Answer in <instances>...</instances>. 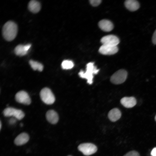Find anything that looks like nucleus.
Masks as SVG:
<instances>
[{
  "mask_svg": "<svg viewBox=\"0 0 156 156\" xmlns=\"http://www.w3.org/2000/svg\"><path fill=\"white\" fill-rule=\"evenodd\" d=\"M90 4L94 6H96L101 3V0H90Z\"/></svg>",
  "mask_w": 156,
  "mask_h": 156,
  "instance_id": "obj_21",
  "label": "nucleus"
},
{
  "mask_svg": "<svg viewBox=\"0 0 156 156\" xmlns=\"http://www.w3.org/2000/svg\"><path fill=\"white\" fill-rule=\"evenodd\" d=\"M15 99L18 102L26 105H29L31 103V99L29 95L24 91L18 92L15 95Z\"/></svg>",
  "mask_w": 156,
  "mask_h": 156,
  "instance_id": "obj_7",
  "label": "nucleus"
},
{
  "mask_svg": "<svg viewBox=\"0 0 156 156\" xmlns=\"http://www.w3.org/2000/svg\"><path fill=\"white\" fill-rule=\"evenodd\" d=\"M155 120L156 121V115L155 117Z\"/></svg>",
  "mask_w": 156,
  "mask_h": 156,
  "instance_id": "obj_27",
  "label": "nucleus"
},
{
  "mask_svg": "<svg viewBox=\"0 0 156 156\" xmlns=\"http://www.w3.org/2000/svg\"><path fill=\"white\" fill-rule=\"evenodd\" d=\"M99 70L94 66V63L90 62L86 65V70L85 72L81 70L79 73V76L87 79V83L89 84L93 83V75L97 74Z\"/></svg>",
  "mask_w": 156,
  "mask_h": 156,
  "instance_id": "obj_2",
  "label": "nucleus"
},
{
  "mask_svg": "<svg viewBox=\"0 0 156 156\" xmlns=\"http://www.w3.org/2000/svg\"><path fill=\"white\" fill-rule=\"evenodd\" d=\"M0 129H1V122H0Z\"/></svg>",
  "mask_w": 156,
  "mask_h": 156,
  "instance_id": "obj_26",
  "label": "nucleus"
},
{
  "mask_svg": "<svg viewBox=\"0 0 156 156\" xmlns=\"http://www.w3.org/2000/svg\"><path fill=\"white\" fill-rule=\"evenodd\" d=\"M4 38L8 41H11L16 37L17 33L18 27L14 22L8 21L4 25L2 29Z\"/></svg>",
  "mask_w": 156,
  "mask_h": 156,
  "instance_id": "obj_1",
  "label": "nucleus"
},
{
  "mask_svg": "<svg viewBox=\"0 0 156 156\" xmlns=\"http://www.w3.org/2000/svg\"><path fill=\"white\" fill-rule=\"evenodd\" d=\"M20 125L21 127H22L23 126V124L21 123L20 124Z\"/></svg>",
  "mask_w": 156,
  "mask_h": 156,
  "instance_id": "obj_25",
  "label": "nucleus"
},
{
  "mask_svg": "<svg viewBox=\"0 0 156 156\" xmlns=\"http://www.w3.org/2000/svg\"><path fill=\"white\" fill-rule=\"evenodd\" d=\"M103 44L111 46H117L119 43L120 41L119 38L114 35H109L102 37L101 40Z\"/></svg>",
  "mask_w": 156,
  "mask_h": 156,
  "instance_id": "obj_8",
  "label": "nucleus"
},
{
  "mask_svg": "<svg viewBox=\"0 0 156 156\" xmlns=\"http://www.w3.org/2000/svg\"><path fill=\"white\" fill-rule=\"evenodd\" d=\"M78 148L83 154L86 156L94 153L97 150V147L94 144L89 143L80 144L78 146Z\"/></svg>",
  "mask_w": 156,
  "mask_h": 156,
  "instance_id": "obj_5",
  "label": "nucleus"
},
{
  "mask_svg": "<svg viewBox=\"0 0 156 156\" xmlns=\"http://www.w3.org/2000/svg\"><path fill=\"white\" fill-rule=\"evenodd\" d=\"M118 48L117 46H111L103 44L99 48V52L105 55H111L117 52Z\"/></svg>",
  "mask_w": 156,
  "mask_h": 156,
  "instance_id": "obj_9",
  "label": "nucleus"
},
{
  "mask_svg": "<svg viewBox=\"0 0 156 156\" xmlns=\"http://www.w3.org/2000/svg\"><path fill=\"white\" fill-rule=\"evenodd\" d=\"M123 156H140V155L138 152L132 151L127 153Z\"/></svg>",
  "mask_w": 156,
  "mask_h": 156,
  "instance_id": "obj_20",
  "label": "nucleus"
},
{
  "mask_svg": "<svg viewBox=\"0 0 156 156\" xmlns=\"http://www.w3.org/2000/svg\"><path fill=\"white\" fill-rule=\"evenodd\" d=\"M3 113L5 116H13L19 120L22 119L25 116L24 113L21 110L12 107L5 108L3 110Z\"/></svg>",
  "mask_w": 156,
  "mask_h": 156,
  "instance_id": "obj_6",
  "label": "nucleus"
},
{
  "mask_svg": "<svg viewBox=\"0 0 156 156\" xmlns=\"http://www.w3.org/2000/svg\"><path fill=\"white\" fill-rule=\"evenodd\" d=\"M100 28L105 31L108 32L112 30L114 28L112 23L109 20L103 19L100 21L98 24Z\"/></svg>",
  "mask_w": 156,
  "mask_h": 156,
  "instance_id": "obj_14",
  "label": "nucleus"
},
{
  "mask_svg": "<svg viewBox=\"0 0 156 156\" xmlns=\"http://www.w3.org/2000/svg\"><path fill=\"white\" fill-rule=\"evenodd\" d=\"M121 115V113L120 111L118 108H114L109 111L108 116L110 120L114 122L119 120Z\"/></svg>",
  "mask_w": 156,
  "mask_h": 156,
  "instance_id": "obj_15",
  "label": "nucleus"
},
{
  "mask_svg": "<svg viewBox=\"0 0 156 156\" xmlns=\"http://www.w3.org/2000/svg\"><path fill=\"white\" fill-rule=\"evenodd\" d=\"M28 8L31 12L33 13H37L38 12L40 9V4L39 2L36 0H32L29 2Z\"/></svg>",
  "mask_w": 156,
  "mask_h": 156,
  "instance_id": "obj_17",
  "label": "nucleus"
},
{
  "mask_svg": "<svg viewBox=\"0 0 156 156\" xmlns=\"http://www.w3.org/2000/svg\"><path fill=\"white\" fill-rule=\"evenodd\" d=\"M124 3L126 8L131 11L137 10L140 6L138 2L135 0H127Z\"/></svg>",
  "mask_w": 156,
  "mask_h": 156,
  "instance_id": "obj_16",
  "label": "nucleus"
},
{
  "mask_svg": "<svg viewBox=\"0 0 156 156\" xmlns=\"http://www.w3.org/2000/svg\"><path fill=\"white\" fill-rule=\"evenodd\" d=\"M68 156H71V155H68Z\"/></svg>",
  "mask_w": 156,
  "mask_h": 156,
  "instance_id": "obj_28",
  "label": "nucleus"
},
{
  "mask_svg": "<svg viewBox=\"0 0 156 156\" xmlns=\"http://www.w3.org/2000/svg\"><path fill=\"white\" fill-rule=\"evenodd\" d=\"M29 63L31 67L34 70H38L40 71H42L43 70V65L39 62L30 60L29 61Z\"/></svg>",
  "mask_w": 156,
  "mask_h": 156,
  "instance_id": "obj_18",
  "label": "nucleus"
},
{
  "mask_svg": "<svg viewBox=\"0 0 156 156\" xmlns=\"http://www.w3.org/2000/svg\"><path fill=\"white\" fill-rule=\"evenodd\" d=\"M40 96L42 100L47 104H52L55 100V97L52 92L47 88H44L41 90Z\"/></svg>",
  "mask_w": 156,
  "mask_h": 156,
  "instance_id": "obj_3",
  "label": "nucleus"
},
{
  "mask_svg": "<svg viewBox=\"0 0 156 156\" xmlns=\"http://www.w3.org/2000/svg\"><path fill=\"white\" fill-rule=\"evenodd\" d=\"M152 41L154 44H156V29L153 34L152 37Z\"/></svg>",
  "mask_w": 156,
  "mask_h": 156,
  "instance_id": "obj_22",
  "label": "nucleus"
},
{
  "mask_svg": "<svg viewBox=\"0 0 156 156\" xmlns=\"http://www.w3.org/2000/svg\"><path fill=\"white\" fill-rule=\"evenodd\" d=\"M127 75V71L124 69L119 70L115 72L111 77L110 81L115 84H120L124 82Z\"/></svg>",
  "mask_w": 156,
  "mask_h": 156,
  "instance_id": "obj_4",
  "label": "nucleus"
},
{
  "mask_svg": "<svg viewBox=\"0 0 156 156\" xmlns=\"http://www.w3.org/2000/svg\"><path fill=\"white\" fill-rule=\"evenodd\" d=\"M120 103L125 107L127 108L134 107L136 103L135 99L133 97H125L120 100Z\"/></svg>",
  "mask_w": 156,
  "mask_h": 156,
  "instance_id": "obj_12",
  "label": "nucleus"
},
{
  "mask_svg": "<svg viewBox=\"0 0 156 156\" xmlns=\"http://www.w3.org/2000/svg\"><path fill=\"white\" fill-rule=\"evenodd\" d=\"M16 122V120L15 118H12L9 120V123L11 124L14 123Z\"/></svg>",
  "mask_w": 156,
  "mask_h": 156,
  "instance_id": "obj_24",
  "label": "nucleus"
},
{
  "mask_svg": "<svg viewBox=\"0 0 156 156\" xmlns=\"http://www.w3.org/2000/svg\"><path fill=\"white\" fill-rule=\"evenodd\" d=\"M152 156H156V147L154 148L151 153Z\"/></svg>",
  "mask_w": 156,
  "mask_h": 156,
  "instance_id": "obj_23",
  "label": "nucleus"
},
{
  "mask_svg": "<svg viewBox=\"0 0 156 156\" xmlns=\"http://www.w3.org/2000/svg\"><path fill=\"white\" fill-rule=\"evenodd\" d=\"M29 135L25 133H22L18 135L15 138L14 142L17 146H21L27 143L29 140Z\"/></svg>",
  "mask_w": 156,
  "mask_h": 156,
  "instance_id": "obj_11",
  "label": "nucleus"
},
{
  "mask_svg": "<svg viewBox=\"0 0 156 156\" xmlns=\"http://www.w3.org/2000/svg\"><path fill=\"white\" fill-rule=\"evenodd\" d=\"M74 66L73 62L69 60H64L62 62L61 64L62 67L64 69H70L73 67Z\"/></svg>",
  "mask_w": 156,
  "mask_h": 156,
  "instance_id": "obj_19",
  "label": "nucleus"
},
{
  "mask_svg": "<svg viewBox=\"0 0 156 156\" xmlns=\"http://www.w3.org/2000/svg\"><path fill=\"white\" fill-rule=\"evenodd\" d=\"M30 44L26 45L19 44L15 48L14 52L15 54L18 56H23L26 55L28 51L31 47Z\"/></svg>",
  "mask_w": 156,
  "mask_h": 156,
  "instance_id": "obj_10",
  "label": "nucleus"
},
{
  "mask_svg": "<svg viewBox=\"0 0 156 156\" xmlns=\"http://www.w3.org/2000/svg\"><path fill=\"white\" fill-rule=\"evenodd\" d=\"M46 116L47 121L52 124L57 123L59 120L57 113L53 110L48 111L46 113Z\"/></svg>",
  "mask_w": 156,
  "mask_h": 156,
  "instance_id": "obj_13",
  "label": "nucleus"
}]
</instances>
